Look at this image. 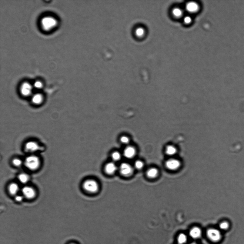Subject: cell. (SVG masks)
Segmentation results:
<instances>
[{"mask_svg": "<svg viewBox=\"0 0 244 244\" xmlns=\"http://www.w3.org/2000/svg\"><path fill=\"white\" fill-rule=\"evenodd\" d=\"M135 150L133 147H129L124 151V155L127 159H130L135 156Z\"/></svg>", "mask_w": 244, "mask_h": 244, "instance_id": "obj_13", "label": "cell"}, {"mask_svg": "<svg viewBox=\"0 0 244 244\" xmlns=\"http://www.w3.org/2000/svg\"><path fill=\"white\" fill-rule=\"evenodd\" d=\"M57 22L55 18L51 17L44 18L41 21L42 26L45 31H49L55 28Z\"/></svg>", "mask_w": 244, "mask_h": 244, "instance_id": "obj_2", "label": "cell"}, {"mask_svg": "<svg viewBox=\"0 0 244 244\" xmlns=\"http://www.w3.org/2000/svg\"><path fill=\"white\" fill-rule=\"evenodd\" d=\"M201 234V229L197 227L193 228L190 232V235L194 239H197L200 237Z\"/></svg>", "mask_w": 244, "mask_h": 244, "instance_id": "obj_15", "label": "cell"}, {"mask_svg": "<svg viewBox=\"0 0 244 244\" xmlns=\"http://www.w3.org/2000/svg\"><path fill=\"white\" fill-rule=\"evenodd\" d=\"M177 149L173 145H169L166 148L165 152L167 155H173L177 152Z\"/></svg>", "mask_w": 244, "mask_h": 244, "instance_id": "obj_18", "label": "cell"}, {"mask_svg": "<svg viewBox=\"0 0 244 244\" xmlns=\"http://www.w3.org/2000/svg\"><path fill=\"white\" fill-rule=\"evenodd\" d=\"M25 149L27 152L33 153L41 149L40 145L37 142L29 141L25 144Z\"/></svg>", "mask_w": 244, "mask_h": 244, "instance_id": "obj_6", "label": "cell"}, {"mask_svg": "<svg viewBox=\"0 0 244 244\" xmlns=\"http://www.w3.org/2000/svg\"><path fill=\"white\" fill-rule=\"evenodd\" d=\"M12 163L15 167H20L23 165V162L21 159L15 158L13 160Z\"/></svg>", "mask_w": 244, "mask_h": 244, "instance_id": "obj_20", "label": "cell"}, {"mask_svg": "<svg viewBox=\"0 0 244 244\" xmlns=\"http://www.w3.org/2000/svg\"><path fill=\"white\" fill-rule=\"evenodd\" d=\"M43 96L40 93H36L32 95V103L35 105H39L42 103L44 101Z\"/></svg>", "mask_w": 244, "mask_h": 244, "instance_id": "obj_10", "label": "cell"}, {"mask_svg": "<svg viewBox=\"0 0 244 244\" xmlns=\"http://www.w3.org/2000/svg\"><path fill=\"white\" fill-rule=\"evenodd\" d=\"M24 197L22 195H17L15 196V199L16 201L18 202H21L23 201Z\"/></svg>", "mask_w": 244, "mask_h": 244, "instance_id": "obj_26", "label": "cell"}, {"mask_svg": "<svg viewBox=\"0 0 244 244\" xmlns=\"http://www.w3.org/2000/svg\"><path fill=\"white\" fill-rule=\"evenodd\" d=\"M33 85L28 82H25L22 84L20 88V92L24 97H28L32 95Z\"/></svg>", "mask_w": 244, "mask_h": 244, "instance_id": "obj_4", "label": "cell"}, {"mask_svg": "<svg viewBox=\"0 0 244 244\" xmlns=\"http://www.w3.org/2000/svg\"><path fill=\"white\" fill-rule=\"evenodd\" d=\"M207 236L209 239L212 241L217 242L219 241L221 238L220 233L218 230L215 229H211L208 231Z\"/></svg>", "mask_w": 244, "mask_h": 244, "instance_id": "obj_9", "label": "cell"}, {"mask_svg": "<svg viewBox=\"0 0 244 244\" xmlns=\"http://www.w3.org/2000/svg\"><path fill=\"white\" fill-rule=\"evenodd\" d=\"M219 227L222 229H227L229 227V224L227 222H223L220 225Z\"/></svg>", "mask_w": 244, "mask_h": 244, "instance_id": "obj_25", "label": "cell"}, {"mask_svg": "<svg viewBox=\"0 0 244 244\" xmlns=\"http://www.w3.org/2000/svg\"><path fill=\"white\" fill-rule=\"evenodd\" d=\"M187 236L184 234H180L178 237V242L180 244L185 243L187 241Z\"/></svg>", "mask_w": 244, "mask_h": 244, "instance_id": "obj_21", "label": "cell"}, {"mask_svg": "<svg viewBox=\"0 0 244 244\" xmlns=\"http://www.w3.org/2000/svg\"><path fill=\"white\" fill-rule=\"evenodd\" d=\"M43 83L42 82L39 81H36L34 82L33 87L37 89H40L43 87Z\"/></svg>", "mask_w": 244, "mask_h": 244, "instance_id": "obj_23", "label": "cell"}, {"mask_svg": "<svg viewBox=\"0 0 244 244\" xmlns=\"http://www.w3.org/2000/svg\"><path fill=\"white\" fill-rule=\"evenodd\" d=\"M136 33L137 35L139 36L143 35L144 33V30L142 28H139L137 29L136 31Z\"/></svg>", "mask_w": 244, "mask_h": 244, "instance_id": "obj_29", "label": "cell"}, {"mask_svg": "<svg viewBox=\"0 0 244 244\" xmlns=\"http://www.w3.org/2000/svg\"><path fill=\"white\" fill-rule=\"evenodd\" d=\"M180 165V162L176 159H169L165 163L166 167L171 171L176 170L179 169Z\"/></svg>", "mask_w": 244, "mask_h": 244, "instance_id": "obj_8", "label": "cell"}, {"mask_svg": "<svg viewBox=\"0 0 244 244\" xmlns=\"http://www.w3.org/2000/svg\"><path fill=\"white\" fill-rule=\"evenodd\" d=\"M112 157L114 161H119L121 159V155L119 152H115L112 154Z\"/></svg>", "mask_w": 244, "mask_h": 244, "instance_id": "obj_22", "label": "cell"}, {"mask_svg": "<svg viewBox=\"0 0 244 244\" xmlns=\"http://www.w3.org/2000/svg\"><path fill=\"white\" fill-rule=\"evenodd\" d=\"M120 172L125 176H129L132 174L133 169L129 164L123 163L121 164L119 168Z\"/></svg>", "mask_w": 244, "mask_h": 244, "instance_id": "obj_7", "label": "cell"}, {"mask_svg": "<svg viewBox=\"0 0 244 244\" xmlns=\"http://www.w3.org/2000/svg\"><path fill=\"white\" fill-rule=\"evenodd\" d=\"M186 8L189 12L195 13L199 11V6L197 3L194 2H190L186 4Z\"/></svg>", "mask_w": 244, "mask_h": 244, "instance_id": "obj_11", "label": "cell"}, {"mask_svg": "<svg viewBox=\"0 0 244 244\" xmlns=\"http://www.w3.org/2000/svg\"><path fill=\"white\" fill-rule=\"evenodd\" d=\"M117 169V165L113 162H109L105 165V170L106 172L109 175H112L115 172Z\"/></svg>", "mask_w": 244, "mask_h": 244, "instance_id": "obj_12", "label": "cell"}, {"mask_svg": "<svg viewBox=\"0 0 244 244\" xmlns=\"http://www.w3.org/2000/svg\"><path fill=\"white\" fill-rule=\"evenodd\" d=\"M135 166L136 169H141L144 167V163L138 160L135 162Z\"/></svg>", "mask_w": 244, "mask_h": 244, "instance_id": "obj_24", "label": "cell"}, {"mask_svg": "<svg viewBox=\"0 0 244 244\" xmlns=\"http://www.w3.org/2000/svg\"><path fill=\"white\" fill-rule=\"evenodd\" d=\"M24 164L26 167L30 170L35 171L41 165L40 160L36 155H31L26 158Z\"/></svg>", "mask_w": 244, "mask_h": 244, "instance_id": "obj_1", "label": "cell"}, {"mask_svg": "<svg viewBox=\"0 0 244 244\" xmlns=\"http://www.w3.org/2000/svg\"><path fill=\"white\" fill-rule=\"evenodd\" d=\"M121 140L122 142L124 144H127L129 142V138L126 137H122Z\"/></svg>", "mask_w": 244, "mask_h": 244, "instance_id": "obj_28", "label": "cell"}, {"mask_svg": "<svg viewBox=\"0 0 244 244\" xmlns=\"http://www.w3.org/2000/svg\"><path fill=\"white\" fill-rule=\"evenodd\" d=\"M172 13L174 16L176 18L180 17L183 15L182 11L179 8H174Z\"/></svg>", "mask_w": 244, "mask_h": 244, "instance_id": "obj_19", "label": "cell"}, {"mask_svg": "<svg viewBox=\"0 0 244 244\" xmlns=\"http://www.w3.org/2000/svg\"><path fill=\"white\" fill-rule=\"evenodd\" d=\"M22 192L23 197L28 199H33L36 195L35 189L30 186H25L23 187L22 189Z\"/></svg>", "mask_w": 244, "mask_h": 244, "instance_id": "obj_5", "label": "cell"}, {"mask_svg": "<svg viewBox=\"0 0 244 244\" xmlns=\"http://www.w3.org/2000/svg\"><path fill=\"white\" fill-rule=\"evenodd\" d=\"M29 175L25 173H21L18 176L19 181L22 184H26L29 181Z\"/></svg>", "mask_w": 244, "mask_h": 244, "instance_id": "obj_16", "label": "cell"}, {"mask_svg": "<svg viewBox=\"0 0 244 244\" xmlns=\"http://www.w3.org/2000/svg\"><path fill=\"white\" fill-rule=\"evenodd\" d=\"M195 244V243H193V244Z\"/></svg>", "mask_w": 244, "mask_h": 244, "instance_id": "obj_30", "label": "cell"}, {"mask_svg": "<svg viewBox=\"0 0 244 244\" xmlns=\"http://www.w3.org/2000/svg\"><path fill=\"white\" fill-rule=\"evenodd\" d=\"M84 190L89 193H95L99 190V185L97 182L92 179H89L83 183Z\"/></svg>", "mask_w": 244, "mask_h": 244, "instance_id": "obj_3", "label": "cell"}, {"mask_svg": "<svg viewBox=\"0 0 244 244\" xmlns=\"http://www.w3.org/2000/svg\"><path fill=\"white\" fill-rule=\"evenodd\" d=\"M183 21L186 24H189L191 23L192 19L190 17L187 16L184 18Z\"/></svg>", "mask_w": 244, "mask_h": 244, "instance_id": "obj_27", "label": "cell"}, {"mask_svg": "<svg viewBox=\"0 0 244 244\" xmlns=\"http://www.w3.org/2000/svg\"><path fill=\"white\" fill-rule=\"evenodd\" d=\"M159 173L158 170L155 168H152L147 171V175L150 179H155Z\"/></svg>", "mask_w": 244, "mask_h": 244, "instance_id": "obj_17", "label": "cell"}, {"mask_svg": "<svg viewBox=\"0 0 244 244\" xmlns=\"http://www.w3.org/2000/svg\"><path fill=\"white\" fill-rule=\"evenodd\" d=\"M19 190L18 185L15 183H12L8 187V191L10 194L13 196L17 195Z\"/></svg>", "mask_w": 244, "mask_h": 244, "instance_id": "obj_14", "label": "cell"}]
</instances>
